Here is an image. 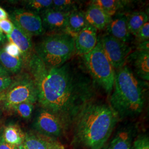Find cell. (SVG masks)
Masks as SVG:
<instances>
[{
	"instance_id": "e0dca14e",
	"label": "cell",
	"mask_w": 149,
	"mask_h": 149,
	"mask_svg": "<svg viewBox=\"0 0 149 149\" xmlns=\"http://www.w3.org/2000/svg\"><path fill=\"white\" fill-rule=\"evenodd\" d=\"M87 24L85 12L79 10L73 11L68 17L65 33L74 38Z\"/></svg>"
},
{
	"instance_id": "603a6c76",
	"label": "cell",
	"mask_w": 149,
	"mask_h": 149,
	"mask_svg": "<svg viewBox=\"0 0 149 149\" xmlns=\"http://www.w3.org/2000/svg\"><path fill=\"white\" fill-rule=\"evenodd\" d=\"M24 2L27 10L41 15L52 8L53 0H29Z\"/></svg>"
},
{
	"instance_id": "d6a6232c",
	"label": "cell",
	"mask_w": 149,
	"mask_h": 149,
	"mask_svg": "<svg viewBox=\"0 0 149 149\" xmlns=\"http://www.w3.org/2000/svg\"><path fill=\"white\" fill-rule=\"evenodd\" d=\"M0 76L8 77L10 76V73L0 64Z\"/></svg>"
},
{
	"instance_id": "cb8c5ba5",
	"label": "cell",
	"mask_w": 149,
	"mask_h": 149,
	"mask_svg": "<svg viewBox=\"0 0 149 149\" xmlns=\"http://www.w3.org/2000/svg\"><path fill=\"white\" fill-rule=\"evenodd\" d=\"M79 3L78 1L73 0H53L51 8L69 13L79 10Z\"/></svg>"
},
{
	"instance_id": "ac0fdd59",
	"label": "cell",
	"mask_w": 149,
	"mask_h": 149,
	"mask_svg": "<svg viewBox=\"0 0 149 149\" xmlns=\"http://www.w3.org/2000/svg\"><path fill=\"white\" fill-rule=\"evenodd\" d=\"M58 144L33 134H27L18 149H53Z\"/></svg>"
},
{
	"instance_id": "52a82bcc",
	"label": "cell",
	"mask_w": 149,
	"mask_h": 149,
	"mask_svg": "<svg viewBox=\"0 0 149 149\" xmlns=\"http://www.w3.org/2000/svg\"><path fill=\"white\" fill-rule=\"evenodd\" d=\"M98 42L104 53L114 69H121L127 61L131 53V48L127 44L106 34Z\"/></svg>"
},
{
	"instance_id": "7c38bea8",
	"label": "cell",
	"mask_w": 149,
	"mask_h": 149,
	"mask_svg": "<svg viewBox=\"0 0 149 149\" xmlns=\"http://www.w3.org/2000/svg\"><path fill=\"white\" fill-rule=\"evenodd\" d=\"M69 13L56 11L52 8L40 15L44 31L50 32L65 33L68 17Z\"/></svg>"
},
{
	"instance_id": "f546056e",
	"label": "cell",
	"mask_w": 149,
	"mask_h": 149,
	"mask_svg": "<svg viewBox=\"0 0 149 149\" xmlns=\"http://www.w3.org/2000/svg\"><path fill=\"white\" fill-rule=\"evenodd\" d=\"M13 80L10 76L2 77L0 76V93L6 90L11 85Z\"/></svg>"
},
{
	"instance_id": "4316f807",
	"label": "cell",
	"mask_w": 149,
	"mask_h": 149,
	"mask_svg": "<svg viewBox=\"0 0 149 149\" xmlns=\"http://www.w3.org/2000/svg\"><path fill=\"white\" fill-rule=\"evenodd\" d=\"M136 38L139 42H143L149 40V22L145 23L136 35Z\"/></svg>"
},
{
	"instance_id": "5b68a950",
	"label": "cell",
	"mask_w": 149,
	"mask_h": 149,
	"mask_svg": "<svg viewBox=\"0 0 149 149\" xmlns=\"http://www.w3.org/2000/svg\"><path fill=\"white\" fill-rule=\"evenodd\" d=\"M82 57L86 69L94 82L101 87L107 93L111 94L113 88L116 72L98 40L95 48Z\"/></svg>"
},
{
	"instance_id": "9a60e30c",
	"label": "cell",
	"mask_w": 149,
	"mask_h": 149,
	"mask_svg": "<svg viewBox=\"0 0 149 149\" xmlns=\"http://www.w3.org/2000/svg\"><path fill=\"white\" fill-rule=\"evenodd\" d=\"M85 16L88 24L97 30L106 29L112 18V17L108 15L100 7L92 3L86 10Z\"/></svg>"
},
{
	"instance_id": "d6986e66",
	"label": "cell",
	"mask_w": 149,
	"mask_h": 149,
	"mask_svg": "<svg viewBox=\"0 0 149 149\" xmlns=\"http://www.w3.org/2000/svg\"><path fill=\"white\" fill-rule=\"evenodd\" d=\"M149 21V15L144 11L133 12L127 15V23L130 33L136 36L144 24Z\"/></svg>"
},
{
	"instance_id": "ffe728a7",
	"label": "cell",
	"mask_w": 149,
	"mask_h": 149,
	"mask_svg": "<svg viewBox=\"0 0 149 149\" xmlns=\"http://www.w3.org/2000/svg\"><path fill=\"white\" fill-rule=\"evenodd\" d=\"M130 2L129 1L120 0H94L91 3L100 7L108 15L111 17L115 15L124 8Z\"/></svg>"
},
{
	"instance_id": "277c9868",
	"label": "cell",
	"mask_w": 149,
	"mask_h": 149,
	"mask_svg": "<svg viewBox=\"0 0 149 149\" xmlns=\"http://www.w3.org/2000/svg\"><path fill=\"white\" fill-rule=\"evenodd\" d=\"M34 49L35 54L47 67L58 68L75 53L74 38L65 33L49 35L38 43Z\"/></svg>"
},
{
	"instance_id": "7402d4cb",
	"label": "cell",
	"mask_w": 149,
	"mask_h": 149,
	"mask_svg": "<svg viewBox=\"0 0 149 149\" xmlns=\"http://www.w3.org/2000/svg\"><path fill=\"white\" fill-rule=\"evenodd\" d=\"M2 136L7 143L17 146L22 143L25 136L20 129L15 125H9L6 128Z\"/></svg>"
},
{
	"instance_id": "8992f818",
	"label": "cell",
	"mask_w": 149,
	"mask_h": 149,
	"mask_svg": "<svg viewBox=\"0 0 149 149\" xmlns=\"http://www.w3.org/2000/svg\"><path fill=\"white\" fill-rule=\"evenodd\" d=\"M37 101V87L29 74H23L13 81L11 85L0 93V102L8 109L22 103L34 104Z\"/></svg>"
},
{
	"instance_id": "44dd1931",
	"label": "cell",
	"mask_w": 149,
	"mask_h": 149,
	"mask_svg": "<svg viewBox=\"0 0 149 149\" xmlns=\"http://www.w3.org/2000/svg\"><path fill=\"white\" fill-rule=\"evenodd\" d=\"M0 64L10 73H17L21 70L23 61L21 57H13L0 49Z\"/></svg>"
},
{
	"instance_id": "f1b7e54d",
	"label": "cell",
	"mask_w": 149,
	"mask_h": 149,
	"mask_svg": "<svg viewBox=\"0 0 149 149\" xmlns=\"http://www.w3.org/2000/svg\"><path fill=\"white\" fill-rule=\"evenodd\" d=\"M0 28L3 33H5L6 36H8L13 32L14 24L10 19L7 18L0 21Z\"/></svg>"
},
{
	"instance_id": "8fae6325",
	"label": "cell",
	"mask_w": 149,
	"mask_h": 149,
	"mask_svg": "<svg viewBox=\"0 0 149 149\" xmlns=\"http://www.w3.org/2000/svg\"><path fill=\"white\" fill-rule=\"evenodd\" d=\"M14 24V29L11 34L6 36L9 42L15 43L19 49L23 63L28 64L33 55L32 37L20 28Z\"/></svg>"
},
{
	"instance_id": "1f68e13d",
	"label": "cell",
	"mask_w": 149,
	"mask_h": 149,
	"mask_svg": "<svg viewBox=\"0 0 149 149\" xmlns=\"http://www.w3.org/2000/svg\"><path fill=\"white\" fill-rule=\"evenodd\" d=\"M149 40L140 42L139 44L137 47V49L142 50H148L149 51Z\"/></svg>"
},
{
	"instance_id": "4fadbf2b",
	"label": "cell",
	"mask_w": 149,
	"mask_h": 149,
	"mask_svg": "<svg viewBox=\"0 0 149 149\" xmlns=\"http://www.w3.org/2000/svg\"><path fill=\"white\" fill-rule=\"evenodd\" d=\"M107 34L124 43H129L132 35L128 30L127 15L119 12L112 16L111 20L106 28Z\"/></svg>"
},
{
	"instance_id": "2e32d148",
	"label": "cell",
	"mask_w": 149,
	"mask_h": 149,
	"mask_svg": "<svg viewBox=\"0 0 149 149\" xmlns=\"http://www.w3.org/2000/svg\"><path fill=\"white\" fill-rule=\"evenodd\" d=\"M133 131L129 128L119 130L112 141L102 149H133Z\"/></svg>"
},
{
	"instance_id": "8d00e7d4",
	"label": "cell",
	"mask_w": 149,
	"mask_h": 149,
	"mask_svg": "<svg viewBox=\"0 0 149 149\" xmlns=\"http://www.w3.org/2000/svg\"><path fill=\"white\" fill-rule=\"evenodd\" d=\"M0 32H2L1 31V28H0Z\"/></svg>"
},
{
	"instance_id": "83f0119b",
	"label": "cell",
	"mask_w": 149,
	"mask_h": 149,
	"mask_svg": "<svg viewBox=\"0 0 149 149\" xmlns=\"http://www.w3.org/2000/svg\"><path fill=\"white\" fill-rule=\"evenodd\" d=\"M3 49L9 55L13 57L22 58L21 51L15 43L9 42L6 45L5 48Z\"/></svg>"
},
{
	"instance_id": "7a4b0ae2",
	"label": "cell",
	"mask_w": 149,
	"mask_h": 149,
	"mask_svg": "<svg viewBox=\"0 0 149 149\" xmlns=\"http://www.w3.org/2000/svg\"><path fill=\"white\" fill-rule=\"evenodd\" d=\"M118 118L111 107L91 102L75 118V135L88 149H102L110 138Z\"/></svg>"
},
{
	"instance_id": "836d02e7",
	"label": "cell",
	"mask_w": 149,
	"mask_h": 149,
	"mask_svg": "<svg viewBox=\"0 0 149 149\" xmlns=\"http://www.w3.org/2000/svg\"><path fill=\"white\" fill-rule=\"evenodd\" d=\"M8 17V15L7 12L1 7H0V21L7 19Z\"/></svg>"
},
{
	"instance_id": "4dcf8cb0",
	"label": "cell",
	"mask_w": 149,
	"mask_h": 149,
	"mask_svg": "<svg viewBox=\"0 0 149 149\" xmlns=\"http://www.w3.org/2000/svg\"><path fill=\"white\" fill-rule=\"evenodd\" d=\"M0 149H18V146L7 143L0 135Z\"/></svg>"
},
{
	"instance_id": "484cf974",
	"label": "cell",
	"mask_w": 149,
	"mask_h": 149,
	"mask_svg": "<svg viewBox=\"0 0 149 149\" xmlns=\"http://www.w3.org/2000/svg\"><path fill=\"white\" fill-rule=\"evenodd\" d=\"M133 149H149V139L146 135H141L135 140Z\"/></svg>"
},
{
	"instance_id": "ba28073f",
	"label": "cell",
	"mask_w": 149,
	"mask_h": 149,
	"mask_svg": "<svg viewBox=\"0 0 149 149\" xmlns=\"http://www.w3.org/2000/svg\"><path fill=\"white\" fill-rule=\"evenodd\" d=\"M12 23L31 37L43 34L45 32L40 15L27 9L19 8L10 14Z\"/></svg>"
},
{
	"instance_id": "3957f363",
	"label": "cell",
	"mask_w": 149,
	"mask_h": 149,
	"mask_svg": "<svg viewBox=\"0 0 149 149\" xmlns=\"http://www.w3.org/2000/svg\"><path fill=\"white\" fill-rule=\"evenodd\" d=\"M144 85L128 66L118 70L110 106L118 118L134 117L142 112L145 104Z\"/></svg>"
},
{
	"instance_id": "30bf717a",
	"label": "cell",
	"mask_w": 149,
	"mask_h": 149,
	"mask_svg": "<svg viewBox=\"0 0 149 149\" xmlns=\"http://www.w3.org/2000/svg\"><path fill=\"white\" fill-rule=\"evenodd\" d=\"M98 42L97 30L87 24L74 38L75 53L83 56L91 52Z\"/></svg>"
},
{
	"instance_id": "5bb4252c",
	"label": "cell",
	"mask_w": 149,
	"mask_h": 149,
	"mask_svg": "<svg viewBox=\"0 0 149 149\" xmlns=\"http://www.w3.org/2000/svg\"><path fill=\"white\" fill-rule=\"evenodd\" d=\"M127 60L131 63L137 77L149 81V51L136 49L129 54Z\"/></svg>"
},
{
	"instance_id": "d4e9b609",
	"label": "cell",
	"mask_w": 149,
	"mask_h": 149,
	"mask_svg": "<svg viewBox=\"0 0 149 149\" xmlns=\"http://www.w3.org/2000/svg\"><path fill=\"white\" fill-rule=\"evenodd\" d=\"M10 109L13 110L22 118L28 119L32 116L34 106L31 103L24 102L15 105L10 108Z\"/></svg>"
},
{
	"instance_id": "6da1fadb",
	"label": "cell",
	"mask_w": 149,
	"mask_h": 149,
	"mask_svg": "<svg viewBox=\"0 0 149 149\" xmlns=\"http://www.w3.org/2000/svg\"><path fill=\"white\" fill-rule=\"evenodd\" d=\"M27 65L37 87L38 101L64 127L74 123L82 108L92 101L96 84L71 63L50 68L34 53Z\"/></svg>"
},
{
	"instance_id": "9c48e42d",
	"label": "cell",
	"mask_w": 149,
	"mask_h": 149,
	"mask_svg": "<svg viewBox=\"0 0 149 149\" xmlns=\"http://www.w3.org/2000/svg\"><path fill=\"white\" fill-rule=\"evenodd\" d=\"M35 127L40 133L50 136H59L64 126L59 118L45 109L39 112L35 121Z\"/></svg>"
},
{
	"instance_id": "e575fe53",
	"label": "cell",
	"mask_w": 149,
	"mask_h": 149,
	"mask_svg": "<svg viewBox=\"0 0 149 149\" xmlns=\"http://www.w3.org/2000/svg\"><path fill=\"white\" fill-rule=\"evenodd\" d=\"M6 39L7 38L5 34H4L2 32H0V45L5 43Z\"/></svg>"
},
{
	"instance_id": "d590c367",
	"label": "cell",
	"mask_w": 149,
	"mask_h": 149,
	"mask_svg": "<svg viewBox=\"0 0 149 149\" xmlns=\"http://www.w3.org/2000/svg\"><path fill=\"white\" fill-rule=\"evenodd\" d=\"M53 149H64V148L62 146H61V145H60L59 144H58L56 146H55L54 148Z\"/></svg>"
}]
</instances>
